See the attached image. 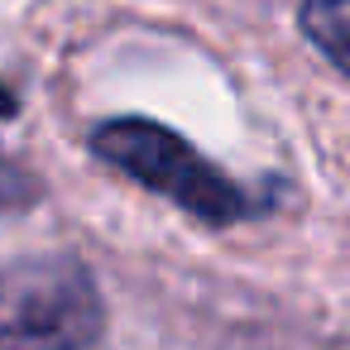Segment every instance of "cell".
Returning a JSON list of instances; mask_svg holds the SVG:
<instances>
[{"label":"cell","instance_id":"cell-2","mask_svg":"<svg viewBox=\"0 0 350 350\" xmlns=\"http://www.w3.org/2000/svg\"><path fill=\"white\" fill-rule=\"evenodd\" d=\"M92 149L206 226H230L250 211V197L221 168H211L183 135H173L154 120H106L92 135Z\"/></svg>","mask_w":350,"mask_h":350},{"label":"cell","instance_id":"cell-3","mask_svg":"<svg viewBox=\"0 0 350 350\" xmlns=\"http://www.w3.org/2000/svg\"><path fill=\"white\" fill-rule=\"evenodd\" d=\"M302 29L350 77V0H302Z\"/></svg>","mask_w":350,"mask_h":350},{"label":"cell","instance_id":"cell-5","mask_svg":"<svg viewBox=\"0 0 350 350\" xmlns=\"http://www.w3.org/2000/svg\"><path fill=\"white\" fill-rule=\"evenodd\" d=\"M0 116H15V96H5V87H0Z\"/></svg>","mask_w":350,"mask_h":350},{"label":"cell","instance_id":"cell-4","mask_svg":"<svg viewBox=\"0 0 350 350\" xmlns=\"http://www.w3.org/2000/svg\"><path fill=\"white\" fill-rule=\"evenodd\" d=\"M15 187H25V178L15 173V163L0 159V202H15Z\"/></svg>","mask_w":350,"mask_h":350},{"label":"cell","instance_id":"cell-1","mask_svg":"<svg viewBox=\"0 0 350 350\" xmlns=\"http://www.w3.org/2000/svg\"><path fill=\"white\" fill-rule=\"evenodd\" d=\"M106 307L72 254H34L0 269V350H92Z\"/></svg>","mask_w":350,"mask_h":350}]
</instances>
